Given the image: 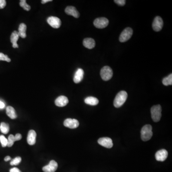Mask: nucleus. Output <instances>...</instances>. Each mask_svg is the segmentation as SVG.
<instances>
[{
    "mask_svg": "<svg viewBox=\"0 0 172 172\" xmlns=\"http://www.w3.org/2000/svg\"><path fill=\"white\" fill-rule=\"evenodd\" d=\"M127 97V93L125 91H120L117 94L114 99L113 102L114 107L117 108L121 107L125 102Z\"/></svg>",
    "mask_w": 172,
    "mask_h": 172,
    "instance_id": "nucleus-1",
    "label": "nucleus"
},
{
    "mask_svg": "<svg viewBox=\"0 0 172 172\" xmlns=\"http://www.w3.org/2000/svg\"><path fill=\"white\" fill-rule=\"evenodd\" d=\"M153 134L152 126L150 124H147L144 126L141 130V139L144 142H146L151 139Z\"/></svg>",
    "mask_w": 172,
    "mask_h": 172,
    "instance_id": "nucleus-2",
    "label": "nucleus"
},
{
    "mask_svg": "<svg viewBox=\"0 0 172 172\" xmlns=\"http://www.w3.org/2000/svg\"><path fill=\"white\" fill-rule=\"evenodd\" d=\"M151 117L155 122L160 121L162 117V107L160 105H155L151 109Z\"/></svg>",
    "mask_w": 172,
    "mask_h": 172,
    "instance_id": "nucleus-3",
    "label": "nucleus"
},
{
    "mask_svg": "<svg viewBox=\"0 0 172 172\" xmlns=\"http://www.w3.org/2000/svg\"><path fill=\"white\" fill-rule=\"evenodd\" d=\"M100 74L103 81H109L113 76V71L110 66H105L101 69Z\"/></svg>",
    "mask_w": 172,
    "mask_h": 172,
    "instance_id": "nucleus-4",
    "label": "nucleus"
},
{
    "mask_svg": "<svg viewBox=\"0 0 172 172\" xmlns=\"http://www.w3.org/2000/svg\"><path fill=\"white\" fill-rule=\"evenodd\" d=\"M132 34H133V30L131 28H126L123 30L120 36V42H126L131 38Z\"/></svg>",
    "mask_w": 172,
    "mask_h": 172,
    "instance_id": "nucleus-5",
    "label": "nucleus"
},
{
    "mask_svg": "<svg viewBox=\"0 0 172 172\" xmlns=\"http://www.w3.org/2000/svg\"><path fill=\"white\" fill-rule=\"evenodd\" d=\"M109 20L105 17L98 18L94 21V25L97 28L103 29L106 27L109 24Z\"/></svg>",
    "mask_w": 172,
    "mask_h": 172,
    "instance_id": "nucleus-6",
    "label": "nucleus"
},
{
    "mask_svg": "<svg viewBox=\"0 0 172 172\" xmlns=\"http://www.w3.org/2000/svg\"><path fill=\"white\" fill-rule=\"evenodd\" d=\"M164 22L163 19L160 17H156L154 19V22H153V30L155 32H159L162 30L163 27Z\"/></svg>",
    "mask_w": 172,
    "mask_h": 172,
    "instance_id": "nucleus-7",
    "label": "nucleus"
},
{
    "mask_svg": "<svg viewBox=\"0 0 172 172\" xmlns=\"http://www.w3.org/2000/svg\"><path fill=\"white\" fill-rule=\"evenodd\" d=\"M99 145L107 148H111L113 147V144L111 138L109 137H102L98 140Z\"/></svg>",
    "mask_w": 172,
    "mask_h": 172,
    "instance_id": "nucleus-8",
    "label": "nucleus"
},
{
    "mask_svg": "<svg viewBox=\"0 0 172 172\" xmlns=\"http://www.w3.org/2000/svg\"><path fill=\"white\" fill-rule=\"evenodd\" d=\"M48 24L54 28H58L61 25V21L60 19L57 17H50L47 19Z\"/></svg>",
    "mask_w": 172,
    "mask_h": 172,
    "instance_id": "nucleus-9",
    "label": "nucleus"
},
{
    "mask_svg": "<svg viewBox=\"0 0 172 172\" xmlns=\"http://www.w3.org/2000/svg\"><path fill=\"white\" fill-rule=\"evenodd\" d=\"M58 167V164L55 160H51L48 165L44 166L42 170L44 172H55Z\"/></svg>",
    "mask_w": 172,
    "mask_h": 172,
    "instance_id": "nucleus-10",
    "label": "nucleus"
},
{
    "mask_svg": "<svg viewBox=\"0 0 172 172\" xmlns=\"http://www.w3.org/2000/svg\"><path fill=\"white\" fill-rule=\"evenodd\" d=\"M80 125L79 121L76 119L68 118L65 120L64 125L70 129H75L78 127Z\"/></svg>",
    "mask_w": 172,
    "mask_h": 172,
    "instance_id": "nucleus-11",
    "label": "nucleus"
},
{
    "mask_svg": "<svg viewBox=\"0 0 172 172\" xmlns=\"http://www.w3.org/2000/svg\"><path fill=\"white\" fill-rule=\"evenodd\" d=\"M168 152L165 149H162L157 151L155 154L156 160L158 161H165L168 156Z\"/></svg>",
    "mask_w": 172,
    "mask_h": 172,
    "instance_id": "nucleus-12",
    "label": "nucleus"
},
{
    "mask_svg": "<svg viewBox=\"0 0 172 172\" xmlns=\"http://www.w3.org/2000/svg\"><path fill=\"white\" fill-rule=\"evenodd\" d=\"M36 137H37V134L36 131L33 130H30L27 138L28 144L30 145H35L36 143Z\"/></svg>",
    "mask_w": 172,
    "mask_h": 172,
    "instance_id": "nucleus-13",
    "label": "nucleus"
},
{
    "mask_svg": "<svg viewBox=\"0 0 172 172\" xmlns=\"http://www.w3.org/2000/svg\"><path fill=\"white\" fill-rule=\"evenodd\" d=\"M65 12L68 15H71L75 18H79L80 17V13L77 11L76 9L74 6H67L65 9Z\"/></svg>",
    "mask_w": 172,
    "mask_h": 172,
    "instance_id": "nucleus-14",
    "label": "nucleus"
},
{
    "mask_svg": "<svg viewBox=\"0 0 172 172\" xmlns=\"http://www.w3.org/2000/svg\"><path fill=\"white\" fill-rule=\"evenodd\" d=\"M68 103V99L65 96H59L55 101V104L58 107H64L66 106Z\"/></svg>",
    "mask_w": 172,
    "mask_h": 172,
    "instance_id": "nucleus-15",
    "label": "nucleus"
},
{
    "mask_svg": "<svg viewBox=\"0 0 172 172\" xmlns=\"http://www.w3.org/2000/svg\"><path fill=\"white\" fill-rule=\"evenodd\" d=\"M83 70L82 68H79L76 70L74 76L73 81L75 83H79L82 81L84 76Z\"/></svg>",
    "mask_w": 172,
    "mask_h": 172,
    "instance_id": "nucleus-16",
    "label": "nucleus"
},
{
    "mask_svg": "<svg viewBox=\"0 0 172 172\" xmlns=\"http://www.w3.org/2000/svg\"><path fill=\"white\" fill-rule=\"evenodd\" d=\"M19 37L18 32L17 31H14L12 34L11 36V42L12 43V46L13 48H18L19 46L17 42L18 40Z\"/></svg>",
    "mask_w": 172,
    "mask_h": 172,
    "instance_id": "nucleus-17",
    "label": "nucleus"
},
{
    "mask_svg": "<svg viewBox=\"0 0 172 172\" xmlns=\"http://www.w3.org/2000/svg\"><path fill=\"white\" fill-rule=\"evenodd\" d=\"M84 46L88 49H92L95 47L96 43L95 40L91 38H87L84 39L83 42Z\"/></svg>",
    "mask_w": 172,
    "mask_h": 172,
    "instance_id": "nucleus-18",
    "label": "nucleus"
},
{
    "mask_svg": "<svg viewBox=\"0 0 172 172\" xmlns=\"http://www.w3.org/2000/svg\"><path fill=\"white\" fill-rule=\"evenodd\" d=\"M27 26L23 23H21L18 28L19 36L22 38H25L27 37L26 31H27Z\"/></svg>",
    "mask_w": 172,
    "mask_h": 172,
    "instance_id": "nucleus-19",
    "label": "nucleus"
},
{
    "mask_svg": "<svg viewBox=\"0 0 172 172\" xmlns=\"http://www.w3.org/2000/svg\"><path fill=\"white\" fill-rule=\"evenodd\" d=\"M6 114L7 116L12 119H15L17 118V113L15 112V110L12 106H8L6 108Z\"/></svg>",
    "mask_w": 172,
    "mask_h": 172,
    "instance_id": "nucleus-20",
    "label": "nucleus"
},
{
    "mask_svg": "<svg viewBox=\"0 0 172 172\" xmlns=\"http://www.w3.org/2000/svg\"><path fill=\"white\" fill-rule=\"evenodd\" d=\"M85 102L88 105L96 106L98 105L99 101L97 98L94 97H88L85 99Z\"/></svg>",
    "mask_w": 172,
    "mask_h": 172,
    "instance_id": "nucleus-21",
    "label": "nucleus"
},
{
    "mask_svg": "<svg viewBox=\"0 0 172 172\" xmlns=\"http://www.w3.org/2000/svg\"><path fill=\"white\" fill-rule=\"evenodd\" d=\"M0 130L3 134H7L9 131V126L5 122H2L0 125Z\"/></svg>",
    "mask_w": 172,
    "mask_h": 172,
    "instance_id": "nucleus-22",
    "label": "nucleus"
},
{
    "mask_svg": "<svg viewBox=\"0 0 172 172\" xmlns=\"http://www.w3.org/2000/svg\"><path fill=\"white\" fill-rule=\"evenodd\" d=\"M163 84L165 86L172 85V74L169 75L167 77H165L163 79Z\"/></svg>",
    "mask_w": 172,
    "mask_h": 172,
    "instance_id": "nucleus-23",
    "label": "nucleus"
},
{
    "mask_svg": "<svg viewBox=\"0 0 172 172\" xmlns=\"http://www.w3.org/2000/svg\"><path fill=\"white\" fill-rule=\"evenodd\" d=\"M7 140H8V142H7V146L9 147L12 146L14 142H16L15 137L12 135H10L9 136L8 139H7Z\"/></svg>",
    "mask_w": 172,
    "mask_h": 172,
    "instance_id": "nucleus-24",
    "label": "nucleus"
},
{
    "mask_svg": "<svg viewBox=\"0 0 172 172\" xmlns=\"http://www.w3.org/2000/svg\"><path fill=\"white\" fill-rule=\"evenodd\" d=\"M20 5L21 7L23 8V9L27 11L30 10V6L27 4L26 0H21L20 2Z\"/></svg>",
    "mask_w": 172,
    "mask_h": 172,
    "instance_id": "nucleus-25",
    "label": "nucleus"
},
{
    "mask_svg": "<svg viewBox=\"0 0 172 172\" xmlns=\"http://www.w3.org/2000/svg\"><path fill=\"white\" fill-rule=\"evenodd\" d=\"M22 161L21 157L20 156L15 157L14 159L12 160L10 162V165H17L21 163Z\"/></svg>",
    "mask_w": 172,
    "mask_h": 172,
    "instance_id": "nucleus-26",
    "label": "nucleus"
},
{
    "mask_svg": "<svg viewBox=\"0 0 172 172\" xmlns=\"http://www.w3.org/2000/svg\"><path fill=\"white\" fill-rule=\"evenodd\" d=\"M0 142L1 143L2 147H5L7 146L8 140H7V139L5 137V136L3 135L0 136Z\"/></svg>",
    "mask_w": 172,
    "mask_h": 172,
    "instance_id": "nucleus-27",
    "label": "nucleus"
},
{
    "mask_svg": "<svg viewBox=\"0 0 172 172\" xmlns=\"http://www.w3.org/2000/svg\"><path fill=\"white\" fill-rule=\"evenodd\" d=\"M0 60L7 61L8 62H11V59L9 58L8 56L5 55L2 53H0Z\"/></svg>",
    "mask_w": 172,
    "mask_h": 172,
    "instance_id": "nucleus-28",
    "label": "nucleus"
},
{
    "mask_svg": "<svg viewBox=\"0 0 172 172\" xmlns=\"http://www.w3.org/2000/svg\"><path fill=\"white\" fill-rule=\"evenodd\" d=\"M114 2L120 6H124L125 4V0H115Z\"/></svg>",
    "mask_w": 172,
    "mask_h": 172,
    "instance_id": "nucleus-29",
    "label": "nucleus"
},
{
    "mask_svg": "<svg viewBox=\"0 0 172 172\" xmlns=\"http://www.w3.org/2000/svg\"><path fill=\"white\" fill-rule=\"evenodd\" d=\"M6 5V1H5V0H0V9L4 8Z\"/></svg>",
    "mask_w": 172,
    "mask_h": 172,
    "instance_id": "nucleus-30",
    "label": "nucleus"
},
{
    "mask_svg": "<svg viewBox=\"0 0 172 172\" xmlns=\"http://www.w3.org/2000/svg\"><path fill=\"white\" fill-rule=\"evenodd\" d=\"M14 137H15V140H16V141L20 140L22 138V135L20 134H17V135H15V136H14Z\"/></svg>",
    "mask_w": 172,
    "mask_h": 172,
    "instance_id": "nucleus-31",
    "label": "nucleus"
},
{
    "mask_svg": "<svg viewBox=\"0 0 172 172\" xmlns=\"http://www.w3.org/2000/svg\"><path fill=\"white\" fill-rule=\"evenodd\" d=\"M10 172H22L17 167H14V168H11L10 170Z\"/></svg>",
    "mask_w": 172,
    "mask_h": 172,
    "instance_id": "nucleus-32",
    "label": "nucleus"
},
{
    "mask_svg": "<svg viewBox=\"0 0 172 172\" xmlns=\"http://www.w3.org/2000/svg\"><path fill=\"white\" fill-rule=\"evenodd\" d=\"M4 107H5V104L1 101H0V109H3Z\"/></svg>",
    "mask_w": 172,
    "mask_h": 172,
    "instance_id": "nucleus-33",
    "label": "nucleus"
},
{
    "mask_svg": "<svg viewBox=\"0 0 172 172\" xmlns=\"http://www.w3.org/2000/svg\"><path fill=\"white\" fill-rule=\"evenodd\" d=\"M52 0H42L41 1L42 4H45V3H47V2H52Z\"/></svg>",
    "mask_w": 172,
    "mask_h": 172,
    "instance_id": "nucleus-34",
    "label": "nucleus"
},
{
    "mask_svg": "<svg viewBox=\"0 0 172 172\" xmlns=\"http://www.w3.org/2000/svg\"><path fill=\"white\" fill-rule=\"evenodd\" d=\"M11 159V158L10 156H7L5 157V158H4V161H6V162H7V161L10 160Z\"/></svg>",
    "mask_w": 172,
    "mask_h": 172,
    "instance_id": "nucleus-35",
    "label": "nucleus"
}]
</instances>
